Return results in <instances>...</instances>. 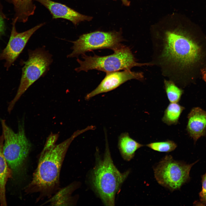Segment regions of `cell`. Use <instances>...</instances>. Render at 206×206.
I'll use <instances>...</instances> for the list:
<instances>
[{
	"mask_svg": "<svg viewBox=\"0 0 206 206\" xmlns=\"http://www.w3.org/2000/svg\"><path fill=\"white\" fill-rule=\"evenodd\" d=\"M146 146L154 150L166 152L174 150L177 146V144L174 142L169 140L151 142L147 144Z\"/></svg>",
	"mask_w": 206,
	"mask_h": 206,
	"instance_id": "18",
	"label": "cell"
},
{
	"mask_svg": "<svg viewBox=\"0 0 206 206\" xmlns=\"http://www.w3.org/2000/svg\"><path fill=\"white\" fill-rule=\"evenodd\" d=\"M144 146L131 138L127 132L121 133L118 137V148L122 157L126 161L132 159L136 151Z\"/></svg>",
	"mask_w": 206,
	"mask_h": 206,
	"instance_id": "14",
	"label": "cell"
},
{
	"mask_svg": "<svg viewBox=\"0 0 206 206\" xmlns=\"http://www.w3.org/2000/svg\"><path fill=\"white\" fill-rule=\"evenodd\" d=\"M164 83L165 89L169 101L170 103H178L183 93V90L171 80L165 79Z\"/></svg>",
	"mask_w": 206,
	"mask_h": 206,
	"instance_id": "17",
	"label": "cell"
},
{
	"mask_svg": "<svg viewBox=\"0 0 206 206\" xmlns=\"http://www.w3.org/2000/svg\"><path fill=\"white\" fill-rule=\"evenodd\" d=\"M124 39L121 32L96 31L80 35L78 39L71 41L73 44L69 58L78 57L80 55L94 50L109 49L113 51L121 46Z\"/></svg>",
	"mask_w": 206,
	"mask_h": 206,
	"instance_id": "8",
	"label": "cell"
},
{
	"mask_svg": "<svg viewBox=\"0 0 206 206\" xmlns=\"http://www.w3.org/2000/svg\"><path fill=\"white\" fill-rule=\"evenodd\" d=\"M106 73V76L98 86L85 97L86 100L102 93H106L116 88L126 81L132 79L142 80L144 78L141 72L125 70Z\"/></svg>",
	"mask_w": 206,
	"mask_h": 206,
	"instance_id": "10",
	"label": "cell"
},
{
	"mask_svg": "<svg viewBox=\"0 0 206 206\" xmlns=\"http://www.w3.org/2000/svg\"><path fill=\"white\" fill-rule=\"evenodd\" d=\"M184 109L178 103H170L165 111L162 121L169 126L177 124Z\"/></svg>",
	"mask_w": 206,
	"mask_h": 206,
	"instance_id": "16",
	"label": "cell"
},
{
	"mask_svg": "<svg viewBox=\"0 0 206 206\" xmlns=\"http://www.w3.org/2000/svg\"><path fill=\"white\" fill-rule=\"evenodd\" d=\"M152 31V65L175 84L182 74L199 62L202 48L189 33L176 21Z\"/></svg>",
	"mask_w": 206,
	"mask_h": 206,
	"instance_id": "1",
	"label": "cell"
},
{
	"mask_svg": "<svg viewBox=\"0 0 206 206\" xmlns=\"http://www.w3.org/2000/svg\"><path fill=\"white\" fill-rule=\"evenodd\" d=\"M202 187L199 193V197L201 201L206 205V173L201 177Z\"/></svg>",
	"mask_w": 206,
	"mask_h": 206,
	"instance_id": "20",
	"label": "cell"
},
{
	"mask_svg": "<svg viewBox=\"0 0 206 206\" xmlns=\"http://www.w3.org/2000/svg\"><path fill=\"white\" fill-rule=\"evenodd\" d=\"M187 130L195 142L206 132V111L199 107L193 108L188 115Z\"/></svg>",
	"mask_w": 206,
	"mask_h": 206,
	"instance_id": "12",
	"label": "cell"
},
{
	"mask_svg": "<svg viewBox=\"0 0 206 206\" xmlns=\"http://www.w3.org/2000/svg\"><path fill=\"white\" fill-rule=\"evenodd\" d=\"M4 141L3 134L0 137V204L1 206H6L5 187L9 178L12 177V171L9 168L3 152Z\"/></svg>",
	"mask_w": 206,
	"mask_h": 206,
	"instance_id": "13",
	"label": "cell"
},
{
	"mask_svg": "<svg viewBox=\"0 0 206 206\" xmlns=\"http://www.w3.org/2000/svg\"><path fill=\"white\" fill-rule=\"evenodd\" d=\"M29 58L24 62L20 83L17 94L9 103L7 110L10 113L22 95L34 82L45 74L52 62L51 55L43 48L29 50Z\"/></svg>",
	"mask_w": 206,
	"mask_h": 206,
	"instance_id": "6",
	"label": "cell"
},
{
	"mask_svg": "<svg viewBox=\"0 0 206 206\" xmlns=\"http://www.w3.org/2000/svg\"><path fill=\"white\" fill-rule=\"evenodd\" d=\"M17 18L15 17L8 42L0 55V60H5V67L8 70L21 53L32 35L45 23L38 24L23 32H18L15 24Z\"/></svg>",
	"mask_w": 206,
	"mask_h": 206,
	"instance_id": "9",
	"label": "cell"
},
{
	"mask_svg": "<svg viewBox=\"0 0 206 206\" xmlns=\"http://www.w3.org/2000/svg\"><path fill=\"white\" fill-rule=\"evenodd\" d=\"M44 6L49 11L53 19L62 18L71 21L75 25L80 22L90 21L92 17L82 15L64 4L51 0H34Z\"/></svg>",
	"mask_w": 206,
	"mask_h": 206,
	"instance_id": "11",
	"label": "cell"
},
{
	"mask_svg": "<svg viewBox=\"0 0 206 206\" xmlns=\"http://www.w3.org/2000/svg\"><path fill=\"white\" fill-rule=\"evenodd\" d=\"M1 0H0V12H1L2 13H3L2 11V6H1ZM8 1H9V2H11V0H6Z\"/></svg>",
	"mask_w": 206,
	"mask_h": 206,
	"instance_id": "24",
	"label": "cell"
},
{
	"mask_svg": "<svg viewBox=\"0 0 206 206\" xmlns=\"http://www.w3.org/2000/svg\"><path fill=\"white\" fill-rule=\"evenodd\" d=\"M88 127L75 132L71 136L58 144V134L51 133L41 153L37 167L27 190L28 192L47 193L57 186L62 164L70 144L77 136L88 131Z\"/></svg>",
	"mask_w": 206,
	"mask_h": 206,
	"instance_id": "2",
	"label": "cell"
},
{
	"mask_svg": "<svg viewBox=\"0 0 206 206\" xmlns=\"http://www.w3.org/2000/svg\"><path fill=\"white\" fill-rule=\"evenodd\" d=\"M115 1L116 0H113ZM122 1V4L123 5L127 6H128L130 5V1H129L128 0H120Z\"/></svg>",
	"mask_w": 206,
	"mask_h": 206,
	"instance_id": "23",
	"label": "cell"
},
{
	"mask_svg": "<svg viewBox=\"0 0 206 206\" xmlns=\"http://www.w3.org/2000/svg\"><path fill=\"white\" fill-rule=\"evenodd\" d=\"M33 0H11L15 12V17L17 18V21L25 23L34 14L36 7Z\"/></svg>",
	"mask_w": 206,
	"mask_h": 206,
	"instance_id": "15",
	"label": "cell"
},
{
	"mask_svg": "<svg viewBox=\"0 0 206 206\" xmlns=\"http://www.w3.org/2000/svg\"><path fill=\"white\" fill-rule=\"evenodd\" d=\"M201 72L203 78L206 82V66L202 69Z\"/></svg>",
	"mask_w": 206,
	"mask_h": 206,
	"instance_id": "22",
	"label": "cell"
},
{
	"mask_svg": "<svg viewBox=\"0 0 206 206\" xmlns=\"http://www.w3.org/2000/svg\"><path fill=\"white\" fill-rule=\"evenodd\" d=\"M73 188L72 185H70L59 191L52 199V203L57 205L64 203L68 200Z\"/></svg>",
	"mask_w": 206,
	"mask_h": 206,
	"instance_id": "19",
	"label": "cell"
},
{
	"mask_svg": "<svg viewBox=\"0 0 206 206\" xmlns=\"http://www.w3.org/2000/svg\"><path fill=\"white\" fill-rule=\"evenodd\" d=\"M197 162L187 164L167 155L154 167V177L160 185L171 191L179 190L189 180L190 170Z\"/></svg>",
	"mask_w": 206,
	"mask_h": 206,
	"instance_id": "7",
	"label": "cell"
},
{
	"mask_svg": "<svg viewBox=\"0 0 206 206\" xmlns=\"http://www.w3.org/2000/svg\"><path fill=\"white\" fill-rule=\"evenodd\" d=\"M96 163L92 173V181L96 193L106 206H114L115 195L130 173H121L114 165L107 140L102 159L96 156Z\"/></svg>",
	"mask_w": 206,
	"mask_h": 206,
	"instance_id": "3",
	"label": "cell"
},
{
	"mask_svg": "<svg viewBox=\"0 0 206 206\" xmlns=\"http://www.w3.org/2000/svg\"><path fill=\"white\" fill-rule=\"evenodd\" d=\"M113 51L112 54L103 56L96 55L93 56H87L85 54L82 55L84 60L77 59V61L80 66L75 68V71L79 72L96 70L106 73L121 70H130L135 66H152L150 62L143 63L137 62L130 48L123 45Z\"/></svg>",
	"mask_w": 206,
	"mask_h": 206,
	"instance_id": "4",
	"label": "cell"
},
{
	"mask_svg": "<svg viewBox=\"0 0 206 206\" xmlns=\"http://www.w3.org/2000/svg\"><path fill=\"white\" fill-rule=\"evenodd\" d=\"M5 17L3 13L0 12V35L4 32L5 25L4 19Z\"/></svg>",
	"mask_w": 206,
	"mask_h": 206,
	"instance_id": "21",
	"label": "cell"
},
{
	"mask_svg": "<svg viewBox=\"0 0 206 206\" xmlns=\"http://www.w3.org/2000/svg\"><path fill=\"white\" fill-rule=\"evenodd\" d=\"M4 141L3 152L13 176L21 172L31 147V144L25 133L24 121L19 124L18 131L14 132L1 120Z\"/></svg>",
	"mask_w": 206,
	"mask_h": 206,
	"instance_id": "5",
	"label": "cell"
}]
</instances>
